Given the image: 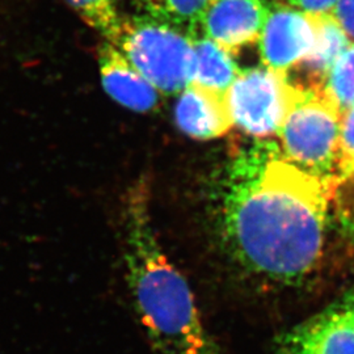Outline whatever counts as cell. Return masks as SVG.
Masks as SVG:
<instances>
[{"instance_id": "cell-19", "label": "cell", "mask_w": 354, "mask_h": 354, "mask_svg": "<svg viewBox=\"0 0 354 354\" xmlns=\"http://www.w3.org/2000/svg\"><path fill=\"white\" fill-rule=\"evenodd\" d=\"M332 16L342 26L345 35L354 42V0H339Z\"/></svg>"}, {"instance_id": "cell-9", "label": "cell", "mask_w": 354, "mask_h": 354, "mask_svg": "<svg viewBox=\"0 0 354 354\" xmlns=\"http://www.w3.org/2000/svg\"><path fill=\"white\" fill-rule=\"evenodd\" d=\"M102 88L120 105L138 113L153 111L160 92L129 62L113 44L104 41L97 51Z\"/></svg>"}, {"instance_id": "cell-14", "label": "cell", "mask_w": 354, "mask_h": 354, "mask_svg": "<svg viewBox=\"0 0 354 354\" xmlns=\"http://www.w3.org/2000/svg\"><path fill=\"white\" fill-rule=\"evenodd\" d=\"M104 41L112 42L122 21L118 0H64Z\"/></svg>"}, {"instance_id": "cell-8", "label": "cell", "mask_w": 354, "mask_h": 354, "mask_svg": "<svg viewBox=\"0 0 354 354\" xmlns=\"http://www.w3.org/2000/svg\"><path fill=\"white\" fill-rule=\"evenodd\" d=\"M269 13L264 0H210L201 20V37L235 55L259 42Z\"/></svg>"}, {"instance_id": "cell-5", "label": "cell", "mask_w": 354, "mask_h": 354, "mask_svg": "<svg viewBox=\"0 0 354 354\" xmlns=\"http://www.w3.org/2000/svg\"><path fill=\"white\" fill-rule=\"evenodd\" d=\"M297 89L283 73L266 67L241 70L226 92L234 127L256 138L277 134Z\"/></svg>"}, {"instance_id": "cell-6", "label": "cell", "mask_w": 354, "mask_h": 354, "mask_svg": "<svg viewBox=\"0 0 354 354\" xmlns=\"http://www.w3.org/2000/svg\"><path fill=\"white\" fill-rule=\"evenodd\" d=\"M274 354H354V292L283 333Z\"/></svg>"}, {"instance_id": "cell-12", "label": "cell", "mask_w": 354, "mask_h": 354, "mask_svg": "<svg viewBox=\"0 0 354 354\" xmlns=\"http://www.w3.org/2000/svg\"><path fill=\"white\" fill-rule=\"evenodd\" d=\"M196 67L190 84L226 93L241 75L234 55L206 37L194 38Z\"/></svg>"}, {"instance_id": "cell-10", "label": "cell", "mask_w": 354, "mask_h": 354, "mask_svg": "<svg viewBox=\"0 0 354 354\" xmlns=\"http://www.w3.org/2000/svg\"><path fill=\"white\" fill-rule=\"evenodd\" d=\"M177 100V127L196 140L223 137L234 127L226 93L189 84Z\"/></svg>"}, {"instance_id": "cell-18", "label": "cell", "mask_w": 354, "mask_h": 354, "mask_svg": "<svg viewBox=\"0 0 354 354\" xmlns=\"http://www.w3.org/2000/svg\"><path fill=\"white\" fill-rule=\"evenodd\" d=\"M288 6L314 16L322 15H332L335 7L337 6L339 0H285Z\"/></svg>"}, {"instance_id": "cell-3", "label": "cell", "mask_w": 354, "mask_h": 354, "mask_svg": "<svg viewBox=\"0 0 354 354\" xmlns=\"http://www.w3.org/2000/svg\"><path fill=\"white\" fill-rule=\"evenodd\" d=\"M162 95H176L193 80L194 38L146 15L122 17L111 42Z\"/></svg>"}, {"instance_id": "cell-11", "label": "cell", "mask_w": 354, "mask_h": 354, "mask_svg": "<svg viewBox=\"0 0 354 354\" xmlns=\"http://www.w3.org/2000/svg\"><path fill=\"white\" fill-rule=\"evenodd\" d=\"M351 44L332 15L317 16V42L304 61L288 73H294L288 80L297 88L320 91L330 68Z\"/></svg>"}, {"instance_id": "cell-7", "label": "cell", "mask_w": 354, "mask_h": 354, "mask_svg": "<svg viewBox=\"0 0 354 354\" xmlns=\"http://www.w3.org/2000/svg\"><path fill=\"white\" fill-rule=\"evenodd\" d=\"M317 36V16L279 7L270 10L259 39L261 62L266 68L288 74L311 53Z\"/></svg>"}, {"instance_id": "cell-1", "label": "cell", "mask_w": 354, "mask_h": 354, "mask_svg": "<svg viewBox=\"0 0 354 354\" xmlns=\"http://www.w3.org/2000/svg\"><path fill=\"white\" fill-rule=\"evenodd\" d=\"M335 177L317 176L259 142L231 163L222 184V230L243 266L269 279H301L317 266Z\"/></svg>"}, {"instance_id": "cell-2", "label": "cell", "mask_w": 354, "mask_h": 354, "mask_svg": "<svg viewBox=\"0 0 354 354\" xmlns=\"http://www.w3.org/2000/svg\"><path fill=\"white\" fill-rule=\"evenodd\" d=\"M146 178L136 181L122 209L127 279L155 354H225L203 327L189 285L165 256L152 226Z\"/></svg>"}, {"instance_id": "cell-16", "label": "cell", "mask_w": 354, "mask_h": 354, "mask_svg": "<svg viewBox=\"0 0 354 354\" xmlns=\"http://www.w3.org/2000/svg\"><path fill=\"white\" fill-rule=\"evenodd\" d=\"M330 206L342 231L354 241V165L335 175Z\"/></svg>"}, {"instance_id": "cell-17", "label": "cell", "mask_w": 354, "mask_h": 354, "mask_svg": "<svg viewBox=\"0 0 354 354\" xmlns=\"http://www.w3.org/2000/svg\"><path fill=\"white\" fill-rule=\"evenodd\" d=\"M354 165V106L342 113L336 174Z\"/></svg>"}, {"instance_id": "cell-4", "label": "cell", "mask_w": 354, "mask_h": 354, "mask_svg": "<svg viewBox=\"0 0 354 354\" xmlns=\"http://www.w3.org/2000/svg\"><path fill=\"white\" fill-rule=\"evenodd\" d=\"M342 111L322 91L297 89L277 137L282 155L317 176L335 177Z\"/></svg>"}, {"instance_id": "cell-15", "label": "cell", "mask_w": 354, "mask_h": 354, "mask_svg": "<svg viewBox=\"0 0 354 354\" xmlns=\"http://www.w3.org/2000/svg\"><path fill=\"white\" fill-rule=\"evenodd\" d=\"M344 112L354 106V42L333 64L320 89Z\"/></svg>"}, {"instance_id": "cell-13", "label": "cell", "mask_w": 354, "mask_h": 354, "mask_svg": "<svg viewBox=\"0 0 354 354\" xmlns=\"http://www.w3.org/2000/svg\"><path fill=\"white\" fill-rule=\"evenodd\" d=\"M140 15L201 37V20L210 0H133Z\"/></svg>"}]
</instances>
